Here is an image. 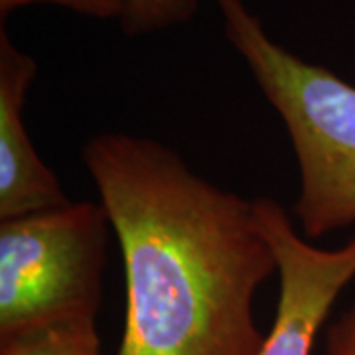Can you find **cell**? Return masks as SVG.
I'll return each instance as SVG.
<instances>
[{"mask_svg":"<svg viewBox=\"0 0 355 355\" xmlns=\"http://www.w3.org/2000/svg\"><path fill=\"white\" fill-rule=\"evenodd\" d=\"M225 38L288 132L300 172L294 217L306 239L355 225V87L268 36L243 0H216Z\"/></svg>","mask_w":355,"mask_h":355,"instance_id":"cell-2","label":"cell"},{"mask_svg":"<svg viewBox=\"0 0 355 355\" xmlns=\"http://www.w3.org/2000/svg\"><path fill=\"white\" fill-rule=\"evenodd\" d=\"M81 158L125 263L127 320L114 355L261 354L254 294L279 263L254 200L144 137L103 132Z\"/></svg>","mask_w":355,"mask_h":355,"instance_id":"cell-1","label":"cell"},{"mask_svg":"<svg viewBox=\"0 0 355 355\" xmlns=\"http://www.w3.org/2000/svg\"><path fill=\"white\" fill-rule=\"evenodd\" d=\"M0 355H103V352L95 318H81L0 336Z\"/></svg>","mask_w":355,"mask_h":355,"instance_id":"cell-6","label":"cell"},{"mask_svg":"<svg viewBox=\"0 0 355 355\" xmlns=\"http://www.w3.org/2000/svg\"><path fill=\"white\" fill-rule=\"evenodd\" d=\"M198 12V0H127L121 20L127 36H144L190 22Z\"/></svg>","mask_w":355,"mask_h":355,"instance_id":"cell-7","label":"cell"},{"mask_svg":"<svg viewBox=\"0 0 355 355\" xmlns=\"http://www.w3.org/2000/svg\"><path fill=\"white\" fill-rule=\"evenodd\" d=\"M111 223L101 203L0 221V336L95 318Z\"/></svg>","mask_w":355,"mask_h":355,"instance_id":"cell-3","label":"cell"},{"mask_svg":"<svg viewBox=\"0 0 355 355\" xmlns=\"http://www.w3.org/2000/svg\"><path fill=\"white\" fill-rule=\"evenodd\" d=\"M38 64L0 30V221L64 207L71 202L55 172L40 158L24 121Z\"/></svg>","mask_w":355,"mask_h":355,"instance_id":"cell-5","label":"cell"},{"mask_svg":"<svg viewBox=\"0 0 355 355\" xmlns=\"http://www.w3.org/2000/svg\"><path fill=\"white\" fill-rule=\"evenodd\" d=\"M32 4H51L81 16L97 18V20H116V22L123 20L127 10V0H0V16L6 18L14 10Z\"/></svg>","mask_w":355,"mask_h":355,"instance_id":"cell-8","label":"cell"},{"mask_svg":"<svg viewBox=\"0 0 355 355\" xmlns=\"http://www.w3.org/2000/svg\"><path fill=\"white\" fill-rule=\"evenodd\" d=\"M254 205L279 263L277 314L259 355H312L338 296L355 279V235L320 249L296 233L279 202L257 198Z\"/></svg>","mask_w":355,"mask_h":355,"instance_id":"cell-4","label":"cell"},{"mask_svg":"<svg viewBox=\"0 0 355 355\" xmlns=\"http://www.w3.org/2000/svg\"><path fill=\"white\" fill-rule=\"evenodd\" d=\"M324 355H355V302L328 326Z\"/></svg>","mask_w":355,"mask_h":355,"instance_id":"cell-9","label":"cell"}]
</instances>
